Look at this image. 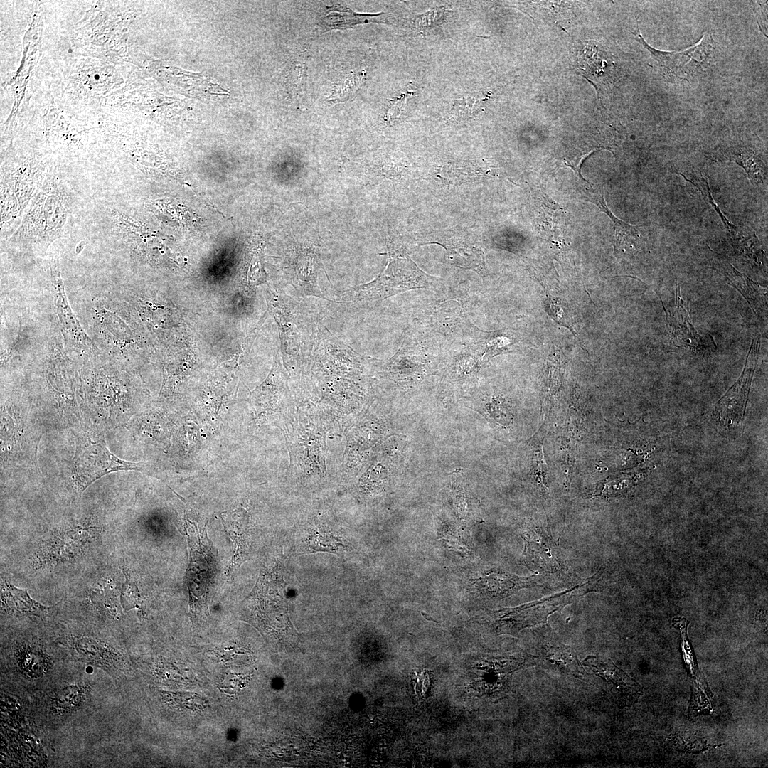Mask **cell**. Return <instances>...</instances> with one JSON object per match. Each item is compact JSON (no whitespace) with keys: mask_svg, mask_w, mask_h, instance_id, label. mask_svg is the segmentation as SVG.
<instances>
[{"mask_svg":"<svg viewBox=\"0 0 768 768\" xmlns=\"http://www.w3.org/2000/svg\"><path fill=\"white\" fill-rule=\"evenodd\" d=\"M72 200L63 174L56 169H47L42 186L26 208L21 223L9 241L25 247L50 245L65 232Z\"/></svg>","mask_w":768,"mask_h":768,"instance_id":"obj_1","label":"cell"},{"mask_svg":"<svg viewBox=\"0 0 768 768\" xmlns=\"http://www.w3.org/2000/svg\"><path fill=\"white\" fill-rule=\"evenodd\" d=\"M388 260L385 270L371 282L341 294L346 302H373L415 289H432L438 279L422 270L408 256L403 245L388 242Z\"/></svg>","mask_w":768,"mask_h":768,"instance_id":"obj_2","label":"cell"},{"mask_svg":"<svg viewBox=\"0 0 768 768\" xmlns=\"http://www.w3.org/2000/svg\"><path fill=\"white\" fill-rule=\"evenodd\" d=\"M47 169L34 161L1 165V237H11L18 228L24 211L42 186Z\"/></svg>","mask_w":768,"mask_h":768,"instance_id":"obj_3","label":"cell"},{"mask_svg":"<svg viewBox=\"0 0 768 768\" xmlns=\"http://www.w3.org/2000/svg\"><path fill=\"white\" fill-rule=\"evenodd\" d=\"M278 565L273 570L260 575L249 602L257 614L267 615V621L264 626L270 628L274 637L295 648L299 636L289 618L285 583Z\"/></svg>","mask_w":768,"mask_h":768,"instance_id":"obj_4","label":"cell"},{"mask_svg":"<svg viewBox=\"0 0 768 768\" xmlns=\"http://www.w3.org/2000/svg\"><path fill=\"white\" fill-rule=\"evenodd\" d=\"M594 577L561 593L514 608L499 609L491 613L487 622L500 634L517 635L526 627L544 623L553 612L594 590Z\"/></svg>","mask_w":768,"mask_h":768,"instance_id":"obj_5","label":"cell"},{"mask_svg":"<svg viewBox=\"0 0 768 768\" xmlns=\"http://www.w3.org/2000/svg\"><path fill=\"white\" fill-rule=\"evenodd\" d=\"M73 466L80 491L109 473L141 469V463L126 462L114 456L107 449L105 442H92L85 438L78 440Z\"/></svg>","mask_w":768,"mask_h":768,"instance_id":"obj_6","label":"cell"},{"mask_svg":"<svg viewBox=\"0 0 768 768\" xmlns=\"http://www.w3.org/2000/svg\"><path fill=\"white\" fill-rule=\"evenodd\" d=\"M634 35L659 66L681 79H687L703 70L715 46L712 35L708 31L704 32L695 46L679 52L656 50L645 41L639 32Z\"/></svg>","mask_w":768,"mask_h":768,"instance_id":"obj_7","label":"cell"},{"mask_svg":"<svg viewBox=\"0 0 768 768\" xmlns=\"http://www.w3.org/2000/svg\"><path fill=\"white\" fill-rule=\"evenodd\" d=\"M663 309L671 341L675 346L705 353L715 351L717 346L710 334L700 335L692 324L686 302L676 283L675 306Z\"/></svg>","mask_w":768,"mask_h":768,"instance_id":"obj_8","label":"cell"},{"mask_svg":"<svg viewBox=\"0 0 768 768\" xmlns=\"http://www.w3.org/2000/svg\"><path fill=\"white\" fill-rule=\"evenodd\" d=\"M759 341L758 336L753 339L742 375L715 406L714 414L722 425L737 424L742 418L758 359Z\"/></svg>","mask_w":768,"mask_h":768,"instance_id":"obj_9","label":"cell"},{"mask_svg":"<svg viewBox=\"0 0 768 768\" xmlns=\"http://www.w3.org/2000/svg\"><path fill=\"white\" fill-rule=\"evenodd\" d=\"M582 663L605 682L607 689L619 705H630L642 694L641 686L608 658L590 656Z\"/></svg>","mask_w":768,"mask_h":768,"instance_id":"obj_10","label":"cell"},{"mask_svg":"<svg viewBox=\"0 0 768 768\" xmlns=\"http://www.w3.org/2000/svg\"><path fill=\"white\" fill-rule=\"evenodd\" d=\"M524 564L529 568L553 572L560 567L559 550L551 535L540 527L523 531Z\"/></svg>","mask_w":768,"mask_h":768,"instance_id":"obj_11","label":"cell"},{"mask_svg":"<svg viewBox=\"0 0 768 768\" xmlns=\"http://www.w3.org/2000/svg\"><path fill=\"white\" fill-rule=\"evenodd\" d=\"M433 238L432 242L444 247L448 258L455 266L471 269L481 274L485 272L484 253L471 234L455 233Z\"/></svg>","mask_w":768,"mask_h":768,"instance_id":"obj_12","label":"cell"},{"mask_svg":"<svg viewBox=\"0 0 768 768\" xmlns=\"http://www.w3.org/2000/svg\"><path fill=\"white\" fill-rule=\"evenodd\" d=\"M50 270L57 314L63 330L77 347L83 351H93L94 344L86 336L68 304L58 257H51Z\"/></svg>","mask_w":768,"mask_h":768,"instance_id":"obj_13","label":"cell"},{"mask_svg":"<svg viewBox=\"0 0 768 768\" xmlns=\"http://www.w3.org/2000/svg\"><path fill=\"white\" fill-rule=\"evenodd\" d=\"M225 528L233 541L234 553L228 572L242 561L247 550L249 516L244 509H238L221 515Z\"/></svg>","mask_w":768,"mask_h":768,"instance_id":"obj_14","label":"cell"},{"mask_svg":"<svg viewBox=\"0 0 768 768\" xmlns=\"http://www.w3.org/2000/svg\"><path fill=\"white\" fill-rule=\"evenodd\" d=\"M582 418L571 410L564 419L560 433V445L563 474L566 482L570 481L573 468L575 450L582 432Z\"/></svg>","mask_w":768,"mask_h":768,"instance_id":"obj_15","label":"cell"},{"mask_svg":"<svg viewBox=\"0 0 768 768\" xmlns=\"http://www.w3.org/2000/svg\"><path fill=\"white\" fill-rule=\"evenodd\" d=\"M724 269L732 284L747 299L753 311L761 315L767 305L766 289L740 273L729 263H725Z\"/></svg>","mask_w":768,"mask_h":768,"instance_id":"obj_16","label":"cell"},{"mask_svg":"<svg viewBox=\"0 0 768 768\" xmlns=\"http://www.w3.org/2000/svg\"><path fill=\"white\" fill-rule=\"evenodd\" d=\"M539 660L548 666L577 677L582 676L584 669L574 651L568 646H546L538 655Z\"/></svg>","mask_w":768,"mask_h":768,"instance_id":"obj_17","label":"cell"},{"mask_svg":"<svg viewBox=\"0 0 768 768\" xmlns=\"http://www.w3.org/2000/svg\"><path fill=\"white\" fill-rule=\"evenodd\" d=\"M531 578L519 577L501 572H490L477 580L480 588L489 594H511L521 587L534 585Z\"/></svg>","mask_w":768,"mask_h":768,"instance_id":"obj_18","label":"cell"},{"mask_svg":"<svg viewBox=\"0 0 768 768\" xmlns=\"http://www.w3.org/2000/svg\"><path fill=\"white\" fill-rule=\"evenodd\" d=\"M545 428L541 427L529 443L528 453L530 460V475L535 486L542 496L548 493V470L543 455Z\"/></svg>","mask_w":768,"mask_h":768,"instance_id":"obj_19","label":"cell"},{"mask_svg":"<svg viewBox=\"0 0 768 768\" xmlns=\"http://www.w3.org/2000/svg\"><path fill=\"white\" fill-rule=\"evenodd\" d=\"M306 552H329L341 553L347 550V545L339 538L326 530L318 522L309 528L306 538Z\"/></svg>","mask_w":768,"mask_h":768,"instance_id":"obj_20","label":"cell"},{"mask_svg":"<svg viewBox=\"0 0 768 768\" xmlns=\"http://www.w3.org/2000/svg\"><path fill=\"white\" fill-rule=\"evenodd\" d=\"M379 14H362L342 6L329 7L321 17V24L324 31L346 28L359 23L371 22L370 17Z\"/></svg>","mask_w":768,"mask_h":768,"instance_id":"obj_21","label":"cell"},{"mask_svg":"<svg viewBox=\"0 0 768 768\" xmlns=\"http://www.w3.org/2000/svg\"><path fill=\"white\" fill-rule=\"evenodd\" d=\"M2 599L7 606L15 612L43 616L49 609L31 599L27 590L18 589L8 583H5L4 587Z\"/></svg>","mask_w":768,"mask_h":768,"instance_id":"obj_22","label":"cell"},{"mask_svg":"<svg viewBox=\"0 0 768 768\" xmlns=\"http://www.w3.org/2000/svg\"><path fill=\"white\" fill-rule=\"evenodd\" d=\"M484 168L473 162L452 163L440 166L436 176L449 183H462L479 179L484 174Z\"/></svg>","mask_w":768,"mask_h":768,"instance_id":"obj_23","label":"cell"},{"mask_svg":"<svg viewBox=\"0 0 768 768\" xmlns=\"http://www.w3.org/2000/svg\"><path fill=\"white\" fill-rule=\"evenodd\" d=\"M723 156L735 161L742 166L753 183L762 181L765 174V166L755 153L745 147H731L723 151Z\"/></svg>","mask_w":768,"mask_h":768,"instance_id":"obj_24","label":"cell"},{"mask_svg":"<svg viewBox=\"0 0 768 768\" xmlns=\"http://www.w3.org/2000/svg\"><path fill=\"white\" fill-rule=\"evenodd\" d=\"M595 196L597 197V199L594 200V202L597 203L598 206L607 213L616 225L617 246L619 247H627L632 249H640L641 246V235L635 227L620 220L613 215L607 209L608 208L606 204L604 203V201L602 195L599 196L596 195Z\"/></svg>","mask_w":768,"mask_h":768,"instance_id":"obj_25","label":"cell"},{"mask_svg":"<svg viewBox=\"0 0 768 768\" xmlns=\"http://www.w3.org/2000/svg\"><path fill=\"white\" fill-rule=\"evenodd\" d=\"M491 93L481 91L454 101L450 112V116L454 120L462 121L471 118L478 113V111L490 98Z\"/></svg>","mask_w":768,"mask_h":768,"instance_id":"obj_26","label":"cell"},{"mask_svg":"<svg viewBox=\"0 0 768 768\" xmlns=\"http://www.w3.org/2000/svg\"><path fill=\"white\" fill-rule=\"evenodd\" d=\"M579 65L588 80L602 75L609 66L608 62L601 57L599 50L592 43L587 45L580 54Z\"/></svg>","mask_w":768,"mask_h":768,"instance_id":"obj_27","label":"cell"},{"mask_svg":"<svg viewBox=\"0 0 768 768\" xmlns=\"http://www.w3.org/2000/svg\"><path fill=\"white\" fill-rule=\"evenodd\" d=\"M361 82L360 78L355 75L347 77L334 86L330 99L340 102L351 98L357 91Z\"/></svg>","mask_w":768,"mask_h":768,"instance_id":"obj_28","label":"cell"},{"mask_svg":"<svg viewBox=\"0 0 768 768\" xmlns=\"http://www.w3.org/2000/svg\"><path fill=\"white\" fill-rule=\"evenodd\" d=\"M174 700L176 704L188 708L189 709H201L204 707V700L197 695L191 693H174Z\"/></svg>","mask_w":768,"mask_h":768,"instance_id":"obj_29","label":"cell"},{"mask_svg":"<svg viewBox=\"0 0 768 768\" xmlns=\"http://www.w3.org/2000/svg\"><path fill=\"white\" fill-rule=\"evenodd\" d=\"M126 582L123 585L122 591V602L124 607L126 605L134 604L137 599L139 591L135 584L130 580L127 574Z\"/></svg>","mask_w":768,"mask_h":768,"instance_id":"obj_30","label":"cell"},{"mask_svg":"<svg viewBox=\"0 0 768 768\" xmlns=\"http://www.w3.org/2000/svg\"><path fill=\"white\" fill-rule=\"evenodd\" d=\"M407 95H409L408 92L402 95L399 97V99H398L396 102L388 110L386 114L387 121L388 122H393L394 120L397 119L404 111Z\"/></svg>","mask_w":768,"mask_h":768,"instance_id":"obj_31","label":"cell"},{"mask_svg":"<svg viewBox=\"0 0 768 768\" xmlns=\"http://www.w3.org/2000/svg\"><path fill=\"white\" fill-rule=\"evenodd\" d=\"M444 13L443 9L433 10L422 16H419L416 22L420 26H431L434 23H438L439 19L442 18V14Z\"/></svg>","mask_w":768,"mask_h":768,"instance_id":"obj_32","label":"cell"},{"mask_svg":"<svg viewBox=\"0 0 768 768\" xmlns=\"http://www.w3.org/2000/svg\"><path fill=\"white\" fill-rule=\"evenodd\" d=\"M95 78L97 80V79L99 78L98 75H96L95 76Z\"/></svg>","mask_w":768,"mask_h":768,"instance_id":"obj_33","label":"cell"}]
</instances>
